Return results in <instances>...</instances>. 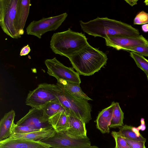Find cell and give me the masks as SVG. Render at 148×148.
Returning <instances> with one entry per match:
<instances>
[{
	"label": "cell",
	"instance_id": "6da1fadb",
	"mask_svg": "<svg viewBox=\"0 0 148 148\" xmlns=\"http://www.w3.org/2000/svg\"><path fill=\"white\" fill-rule=\"evenodd\" d=\"M31 5L29 0H0V26L4 33L13 38L21 37Z\"/></svg>",
	"mask_w": 148,
	"mask_h": 148
},
{
	"label": "cell",
	"instance_id": "7a4b0ae2",
	"mask_svg": "<svg viewBox=\"0 0 148 148\" xmlns=\"http://www.w3.org/2000/svg\"><path fill=\"white\" fill-rule=\"evenodd\" d=\"M79 23L83 32L94 37L105 39L112 35L135 37L140 35L138 30L131 25L107 17H98L86 22L80 21Z\"/></svg>",
	"mask_w": 148,
	"mask_h": 148
},
{
	"label": "cell",
	"instance_id": "3957f363",
	"mask_svg": "<svg viewBox=\"0 0 148 148\" xmlns=\"http://www.w3.org/2000/svg\"><path fill=\"white\" fill-rule=\"evenodd\" d=\"M68 58L77 72L84 76L91 75L98 71L108 59L105 53L90 45Z\"/></svg>",
	"mask_w": 148,
	"mask_h": 148
},
{
	"label": "cell",
	"instance_id": "277c9868",
	"mask_svg": "<svg viewBox=\"0 0 148 148\" xmlns=\"http://www.w3.org/2000/svg\"><path fill=\"white\" fill-rule=\"evenodd\" d=\"M89 45L84 34L70 29L54 33L50 41V47L56 54L68 58Z\"/></svg>",
	"mask_w": 148,
	"mask_h": 148
},
{
	"label": "cell",
	"instance_id": "5b68a950",
	"mask_svg": "<svg viewBox=\"0 0 148 148\" xmlns=\"http://www.w3.org/2000/svg\"><path fill=\"white\" fill-rule=\"evenodd\" d=\"M57 100L66 110L69 115L77 118L86 124L92 119L91 105L88 100L79 98L62 89Z\"/></svg>",
	"mask_w": 148,
	"mask_h": 148
},
{
	"label": "cell",
	"instance_id": "8992f818",
	"mask_svg": "<svg viewBox=\"0 0 148 148\" xmlns=\"http://www.w3.org/2000/svg\"><path fill=\"white\" fill-rule=\"evenodd\" d=\"M62 89L57 84H40L29 92L25 104L32 108L42 107L50 102L57 100V97Z\"/></svg>",
	"mask_w": 148,
	"mask_h": 148
},
{
	"label": "cell",
	"instance_id": "52a82bcc",
	"mask_svg": "<svg viewBox=\"0 0 148 148\" xmlns=\"http://www.w3.org/2000/svg\"><path fill=\"white\" fill-rule=\"evenodd\" d=\"M41 142L53 148H90V139L87 136L72 135L67 131L56 132L52 136Z\"/></svg>",
	"mask_w": 148,
	"mask_h": 148
},
{
	"label": "cell",
	"instance_id": "ba28073f",
	"mask_svg": "<svg viewBox=\"0 0 148 148\" xmlns=\"http://www.w3.org/2000/svg\"><path fill=\"white\" fill-rule=\"evenodd\" d=\"M67 16V13L65 12L55 16L43 18L38 21H33L27 27V34L40 39L42 36L47 32L58 29Z\"/></svg>",
	"mask_w": 148,
	"mask_h": 148
},
{
	"label": "cell",
	"instance_id": "9c48e42d",
	"mask_svg": "<svg viewBox=\"0 0 148 148\" xmlns=\"http://www.w3.org/2000/svg\"><path fill=\"white\" fill-rule=\"evenodd\" d=\"M45 63L47 69V74L55 77L57 80L62 79L79 84L81 83L79 75L72 68L64 65L56 57L46 60Z\"/></svg>",
	"mask_w": 148,
	"mask_h": 148
},
{
	"label": "cell",
	"instance_id": "30bf717a",
	"mask_svg": "<svg viewBox=\"0 0 148 148\" xmlns=\"http://www.w3.org/2000/svg\"><path fill=\"white\" fill-rule=\"evenodd\" d=\"M106 46L118 50L125 48L139 46L148 45V40L142 35L135 37L115 35L110 36L105 39Z\"/></svg>",
	"mask_w": 148,
	"mask_h": 148
},
{
	"label": "cell",
	"instance_id": "8fae6325",
	"mask_svg": "<svg viewBox=\"0 0 148 148\" xmlns=\"http://www.w3.org/2000/svg\"><path fill=\"white\" fill-rule=\"evenodd\" d=\"M41 108H32L16 124L17 125H29L36 130L53 127L49 121L45 120Z\"/></svg>",
	"mask_w": 148,
	"mask_h": 148
},
{
	"label": "cell",
	"instance_id": "7c38bea8",
	"mask_svg": "<svg viewBox=\"0 0 148 148\" xmlns=\"http://www.w3.org/2000/svg\"><path fill=\"white\" fill-rule=\"evenodd\" d=\"M55 132L56 131L53 127L42 129L26 133L13 134L7 138L9 139L41 141L52 136Z\"/></svg>",
	"mask_w": 148,
	"mask_h": 148
},
{
	"label": "cell",
	"instance_id": "4fadbf2b",
	"mask_svg": "<svg viewBox=\"0 0 148 148\" xmlns=\"http://www.w3.org/2000/svg\"><path fill=\"white\" fill-rule=\"evenodd\" d=\"M41 141L6 138L0 141V148H50Z\"/></svg>",
	"mask_w": 148,
	"mask_h": 148
},
{
	"label": "cell",
	"instance_id": "5bb4252c",
	"mask_svg": "<svg viewBox=\"0 0 148 148\" xmlns=\"http://www.w3.org/2000/svg\"><path fill=\"white\" fill-rule=\"evenodd\" d=\"M115 102H112L108 107L103 109L98 114L96 120L97 127L103 134L109 133Z\"/></svg>",
	"mask_w": 148,
	"mask_h": 148
},
{
	"label": "cell",
	"instance_id": "9a60e30c",
	"mask_svg": "<svg viewBox=\"0 0 148 148\" xmlns=\"http://www.w3.org/2000/svg\"><path fill=\"white\" fill-rule=\"evenodd\" d=\"M15 113L11 110L6 113L0 122V141L12 135V129L14 123Z\"/></svg>",
	"mask_w": 148,
	"mask_h": 148
},
{
	"label": "cell",
	"instance_id": "2e32d148",
	"mask_svg": "<svg viewBox=\"0 0 148 148\" xmlns=\"http://www.w3.org/2000/svg\"><path fill=\"white\" fill-rule=\"evenodd\" d=\"M56 84L76 97L88 101L92 100L83 91L79 84L59 79L57 80Z\"/></svg>",
	"mask_w": 148,
	"mask_h": 148
},
{
	"label": "cell",
	"instance_id": "e0dca14e",
	"mask_svg": "<svg viewBox=\"0 0 148 148\" xmlns=\"http://www.w3.org/2000/svg\"><path fill=\"white\" fill-rule=\"evenodd\" d=\"M49 121L56 132L66 131L69 127V115L65 112L56 114L49 118Z\"/></svg>",
	"mask_w": 148,
	"mask_h": 148
},
{
	"label": "cell",
	"instance_id": "ac0fdd59",
	"mask_svg": "<svg viewBox=\"0 0 148 148\" xmlns=\"http://www.w3.org/2000/svg\"><path fill=\"white\" fill-rule=\"evenodd\" d=\"M69 127L66 130L71 134L77 136H87L86 123L80 119L69 115Z\"/></svg>",
	"mask_w": 148,
	"mask_h": 148
},
{
	"label": "cell",
	"instance_id": "d6986e66",
	"mask_svg": "<svg viewBox=\"0 0 148 148\" xmlns=\"http://www.w3.org/2000/svg\"><path fill=\"white\" fill-rule=\"evenodd\" d=\"M119 128V131L118 132L122 137L146 142V139L140 134L138 127L136 128L131 125H125Z\"/></svg>",
	"mask_w": 148,
	"mask_h": 148
},
{
	"label": "cell",
	"instance_id": "ffe728a7",
	"mask_svg": "<svg viewBox=\"0 0 148 148\" xmlns=\"http://www.w3.org/2000/svg\"><path fill=\"white\" fill-rule=\"evenodd\" d=\"M41 108L43 111L44 119L46 121H49V118L58 113L64 112L69 115L66 110L58 100L50 102Z\"/></svg>",
	"mask_w": 148,
	"mask_h": 148
},
{
	"label": "cell",
	"instance_id": "44dd1931",
	"mask_svg": "<svg viewBox=\"0 0 148 148\" xmlns=\"http://www.w3.org/2000/svg\"><path fill=\"white\" fill-rule=\"evenodd\" d=\"M124 114L119 103L115 102L110 128L119 127L123 125Z\"/></svg>",
	"mask_w": 148,
	"mask_h": 148
},
{
	"label": "cell",
	"instance_id": "7402d4cb",
	"mask_svg": "<svg viewBox=\"0 0 148 148\" xmlns=\"http://www.w3.org/2000/svg\"><path fill=\"white\" fill-rule=\"evenodd\" d=\"M130 56L134 60L137 66L147 76L148 75V60L143 56L135 52L130 51Z\"/></svg>",
	"mask_w": 148,
	"mask_h": 148
},
{
	"label": "cell",
	"instance_id": "603a6c76",
	"mask_svg": "<svg viewBox=\"0 0 148 148\" xmlns=\"http://www.w3.org/2000/svg\"><path fill=\"white\" fill-rule=\"evenodd\" d=\"M36 130L32 127L27 125H17L14 123L12 129V135L14 134L26 133Z\"/></svg>",
	"mask_w": 148,
	"mask_h": 148
},
{
	"label": "cell",
	"instance_id": "cb8c5ba5",
	"mask_svg": "<svg viewBox=\"0 0 148 148\" xmlns=\"http://www.w3.org/2000/svg\"><path fill=\"white\" fill-rule=\"evenodd\" d=\"M111 135L115 140L116 145L114 148H131L118 132L112 131Z\"/></svg>",
	"mask_w": 148,
	"mask_h": 148
},
{
	"label": "cell",
	"instance_id": "d4e9b609",
	"mask_svg": "<svg viewBox=\"0 0 148 148\" xmlns=\"http://www.w3.org/2000/svg\"><path fill=\"white\" fill-rule=\"evenodd\" d=\"M125 51H130L135 52L143 56L148 57V45L139 46L128 47L123 50Z\"/></svg>",
	"mask_w": 148,
	"mask_h": 148
},
{
	"label": "cell",
	"instance_id": "484cf974",
	"mask_svg": "<svg viewBox=\"0 0 148 148\" xmlns=\"http://www.w3.org/2000/svg\"><path fill=\"white\" fill-rule=\"evenodd\" d=\"M148 23V13L144 11L139 12L134 20V24L136 25H144Z\"/></svg>",
	"mask_w": 148,
	"mask_h": 148
},
{
	"label": "cell",
	"instance_id": "4316f807",
	"mask_svg": "<svg viewBox=\"0 0 148 148\" xmlns=\"http://www.w3.org/2000/svg\"><path fill=\"white\" fill-rule=\"evenodd\" d=\"M131 148H146L145 142L137 141L128 138L123 137Z\"/></svg>",
	"mask_w": 148,
	"mask_h": 148
},
{
	"label": "cell",
	"instance_id": "83f0119b",
	"mask_svg": "<svg viewBox=\"0 0 148 148\" xmlns=\"http://www.w3.org/2000/svg\"><path fill=\"white\" fill-rule=\"evenodd\" d=\"M30 51V47L28 45H27L22 48L20 53V55L22 56L27 55Z\"/></svg>",
	"mask_w": 148,
	"mask_h": 148
},
{
	"label": "cell",
	"instance_id": "f1b7e54d",
	"mask_svg": "<svg viewBox=\"0 0 148 148\" xmlns=\"http://www.w3.org/2000/svg\"><path fill=\"white\" fill-rule=\"evenodd\" d=\"M125 1L127 3L132 6H133L134 5L137 4V1H138V0H125Z\"/></svg>",
	"mask_w": 148,
	"mask_h": 148
},
{
	"label": "cell",
	"instance_id": "f546056e",
	"mask_svg": "<svg viewBox=\"0 0 148 148\" xmlns=\"http://www.w3.org/2000/svg\"><path fill=\"white\" fill-rule=\"evenodd\" d=\"M141 27L142 29L143 32H148V24L143 25Z\"/></svg>",
	"mask_w": 148,
	"mask_h": 148
},
{
	"label": "cell",
	"instance_id": "4dcf8cb0",
	"mask_svg": "<svg viewBox=\"0 0 148 148\" xmlns=\"http://www.w3.org/2000/svg\"><path fill=\"white\" fill-rule=\"evenodd\" d=\"M146 5L148 6V0H146L144 2Z\"/></svg>",
	"mask_w": 148,
	"mask_h": 148
},
{
	"label": "cell",
	"instance_id": "1f68e13d",
	"mask_svg": "<svg viewBox=\"0 0 148 148\" xmlns=\"http://www.w3.org/2000/svg\"><path fill=\"white\" fill-rule=\"evenodd\" d=\"M90 148H99L97 146H91V147Z\"/></svg>",
	"mask_w": 148,
	"mask_h": 148
},
{
	"label": "cell",
	"instance_id": "d6a6232c",
	"mask_svg": "<svg viewBox=\"0 0 148 148\" xmlns=\"http://www.w3.org/2000/svg\"><path fill=\"white\" fill-rule=\"evenodd\" d=\"M147 76V79L148 80V75Z\"/></svg>",
	"mask_w": 148,
	"mask_h": 148
}]
</instances>
